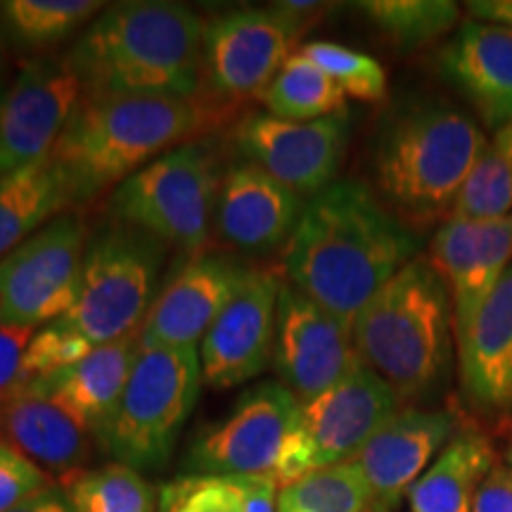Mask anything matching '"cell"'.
Masks as SVG:
<instances>
[{
    "label": "cell",
    "instance_id": "1",
    "mask_svg": "<svg viewBox=\"0 0 512 512\" xmlns=\"http://www.w3.org/2000/svg\"><path fill=\"white\" fill-rule=\"evenodd\" d=\"M422 242L396 219L368 185L335 181L306 200L285 249L287 283L344 325L403 266L418 259Z\"/></svg>",
    "mask_w": 512,
    "mask_h": 512
},
{
    "label": "cell",
    "instance_id": "2",
    "mask_svg": "<svg viewBox=\"0 0 512 512\" xmlns=\"http://www.w3.org/2000/svg\"><path fill=\"white\" fill-rule=\"evenodd\" d=\"M204 24L162 0L117 3L76 38L67 62L86 95L195 100L204 76Z\"/></svg>",
    "mask_w": 512,
    "mask_h": 512
},
{
    "label": "cell",
    "instance_id": "3",
    "mask_svg": "<svg viewBox=\"0 0 512 512\" xmlns=\"http://www.w3.org/2000/svg\"><path fill=\"white\" fill-rule=\"evenodd\" d=\"M211 121L209 107L197 98L83 95L50 159L72 204H86L195 138Z\"/></svg>",
    "mask_w": 512,
    "mask_h": 512
},
{
    "label": "cell",
    "instance_id": "4",
    "mask_svg": "<svg viewBox=\"0 0 512 512\" xmlns=\"http://www.w3.org/2000/svg\"><path fill=\"white\" fill-rule=\"evenodd\" d=\"M486 145L484 131L444 100H415L382 121L373 171L382 202L406 226L451 216Z\"/></svg>",
    "mask_w": 512,
    "mask_h": 512
},
{
    "label": "cell",
    "instance_id": "5",
    "mask_svg": "<svg viewBox=\"0 0 512 512\" xmlns=\"http://www.w3.org/2000/svg\"><path fill=\"white\" fill-rule=\"evenodd\" d=\"M351 335L363 366L399 401L432 396L451 373L453 306L427 259H413L358 311Z\"/></svg>",
    "mask_w": 512,
    "mask_h": 512
},
{
    "label": "cell",
    "instance_id": "6",
    "mask_svg": "<svg viewBox=\"0 0 512 512\" xmlns=\"http://www.w3.org/2000/svg\"><path fill=\"white\" fill-rule=\"evenodd\" d=\"M200 349H143L112 418L98 434L114 463L162 470L202 389Z\"/></svg>",
    "mask_w": 512,
    "mask_h": 512
},
{
    "label": "cell",
    "instance_id": "7",
    "mask_svg": "<svg viewBox=\"0 0 512 512\" xmlns=\"http://www.w3.org/2000/svg\"><path fill=\"white\" fill-rule=\"evenodd\" d=\"M166 245L145 230L112 219L86 242L74 309L62 323L93 347L140 332L157 299Z\"/></svg>",
    "mask_w": 512,
    "mask_h": 512
},
{
    "label": "cell",
    "instance_id": "8",
    "mask_svg": "<svg viewBox=\"0 0 512 512\" xmlns=\"http://www.w3.org/2000/svg\"><path fill=\"white\" fill-rule=\"evenodd\" d=\"M223 178L209 145L188 143L166 152L112 192V216L176 247L200 252L214 228Z\"/></svg>",
    "mask_w": 512,
    "mask_h": 512
},
{
    "label": "cell",
    "instance_id": "9",
    "mask_svg": "<svg viewBox=\"0 0 512 512\" xmlns=\"http://www.w3.org/2000/svg\"><path fill=\"white\" fill-rule=\"evenodd\" d=\"M88 233L76 214L57 216L0 261V323L38 328L74 309Z\"/></svg>",
    "mask_w": 512,
    "mask_h": 512
},
{
    "label": "cell",
    "instance_id": "10",
    "mask_svg": "<svg viewBox=\"0 0 512 512\" xmlns=\"http://www.w3.org/2000/svg\"><path fill=\"white\" fill-rule=\"evenodd\" d=\"M299 415L302 403L285 384H256L235 401L226 418L197 430L185 467L192 475H271Z\"/></svg>",
    "mask_w": 512,
    "mask_h": 512
},
{
    "label": "cell",
    "instance_id": "11",
    "mask_svg": "<svg viewBox=\"0 0 512 512\" xmlns=\"http://www.w3.org/2000/svg\"><path fill=\"white\" fill-rule=\"evenodd\" d=\"M83 95L67 55L24 64L0 98V176L48 159Z\"/></svg>",
    "mask_w": 512,
    "mask_h": 512
},
{
    "label": "cell",
    "instance_id": "12",
    "mask_svg": "<svg viewBox=\"0 0 512 512\" xmlns=\"http://www.w3.org/2000/svg\"><path fill=\"white\" fill-rule=\"evenodd\" d=\"M233 143L247 164L302 197L330 188L349 145V114L316 121H285L271 114H249L235 126Z\"/></svg>",
    "mask_w": 512,
    "mask_h": 512
},
{
    "label": "cell",
    "instance_id": "13",
    "mask_svg": "<svg viewBox=\"0 0 512 512\" xmlns=\"http://www.w3.org/2000/svg\"><path fill=\"white\" fill-rule=\"evenodd\" d=\"M273 368L306 403L363 366L349 325L283 280L275 320Z\"/></svg>",
    "mask_w": 512,
    "mask_h": 512
},
{
    "label": "cell",
    "instance_id": "14",
    "mask_svg": "<svg viewBox=\"0 0 512 512\" xmlns=\"http://www.w3.org/2000/svg\"><path fill=\"white\" fill-rule=\"evenodd\" d=\"M283 278L273 268H252L202 339V377L230 389L259 377L273 361L275 320Z\"/></svg>",
    "mask_w": 512,
    "mask_h": 512
},
{
    "label": "cell",
    "instance_id": "15",
    "mask_svg": "<svg viewBox=\"0 0 512 512\" xmlns=\"http://www.w3.org/2000/svg\"><path fill=\"white\" fill-rule=\"evenodd\" d=\"M299 31L271 10H233L204 24V79L219 98L261 95L297 43Z\"/></svg>",
    "mask_w": 512,
    "mask_h": 512
},
{
    "label": "cell",
    "instance_id": "16",
    "mask_svg": "<svg viewBox=\"0 0 512 512\" xmlns=\"http://www.w3.org/2000/svg\"><path fill=\"white\" fill-rule=\"evenodd\" d=\"M252 266L226 254H200L178 271L140 325L143 349H197Z\"/></svg>",
    "mask_w": 512,
    "mask_h": 512
},
{
    "label": "cell",
    "instance_id": "17",
    "mask_svg": "<svg viewBox=\"0 0 512 512\" xmlns=\"http://www.w3.org/2000/svg\"><path fill=\"white\" fill-rule=\"evenodd\" d=\"M427 261L451 297L458 339L512 266V214L496 221L448 216L432 238Z\"/></svg>",
    "mask_w": 512,
    "mask_h": 512
},
{
    "label": "cell",
    "instance_id": "18",
    "mask_svg": "<svg viewBox=\"0 0 512 512\" xmlns=\"http://www.w3.org/2000/svg\"><path fill=\"white\" fill-rule=\"evenodd\" d=\"M453 437L456 418L448 411L406 408L384 422L351 463L366 479L373 503L396 510Z\"/></svg>",
    "mask_w": 512,
    "mask_h": 512
},
{
    "label": "cell",
    "instance_id": "19",
    "mask_svg": "<svg viewBox=\"0 0 512 512\" xmlns=\"http://www.w3.org/2000/svg\"><path fill=\"white\" fill-rule=\"evenodd\" d=\"M399 396L368 366H358L316 399L302 403V430L316 448L318 467L347 463L399 413Z\"/></svg>",
    "mask_w": 512,
    "mask_h": 512
},
{
    "label": "cell",
    "instance_id": "20",
    "mask_svg": "<svg viewBox=\"0 0 512 512\" xmlns=\"http://www.w3.org/2000/svg\"><path fill=\"white\" fill-rule=\"evenodd\" d=\"M304 197L254 164L223 176L214 211L216 238L235 252L266 254L290 242L304 211Z\"/></svg>",
    "mask_w": 512,
    "mask_h": 512
},
{
    "label": "cell",
    "instance_id": "21",
    "mask_svg": "<svg viewBox=\"0 0 512 512\" xmlns=\"http://www.w3.org/2000/svg\"><path fill=\"white\" fill-rule=\"evenodd\" d=\"M439 72L486 126L512 124V29L467 19L439 55Z\"/></svg>",
    "mask_w": 512,
    "mask_h": 512
},
{
    "label": "cell",
    "instance_id": "22",
    "mask_svg": "<svg viewBox=\"0 0 512 512\" xmlns=\"http://www.w3.org/2000/svg\"><path fill=\"white\" fill-rule=\"evenodd\" d=\"M0 441L17 448L57 482L86 470L98 444L95 434L67 408L29 389L0 403Z\"/></svg>",
    "mask_w": 512,
    "mask_h": 512
},
{
    "label": "cell",
    "instance_id": "23",
    "mask_svg": "<svg viewBox=\"0 0 512 512\" xmlns=\"http://www.w3.org/2000/svg\"><path fill=\"white\" fill-rule=\"evenodd\" d=\"M460 380L482 411L512 408V266L458 339Z\"/></svg>",
    "mask_w": 512,
    "mask_h": 512
},
{
    "label": "cell",
    "instance_id": "24",
    "mask_svg": "<svg viewBox=\"0 0 512 512\" xmlns=\"http://www.w3.org/2000/svg\"><path fill=\"white\" fill-rule=\"evenodd\" d=\"M138 354L140 332L117 342L100 344L74 366L38 377L24 389L60 403L98 439L124 394Z\"/></svg>",
    "mask_w": 512,
    "mask_h": 512
},
{
    "label": "cell",
    "instance_id": "25",
    "mask_svg": "<svg viewBox=\"0 0 512 512\" xmlns=\"http://www.w3.org/2000/svg\"><path fill=\"white\" fill-rule=\"evenodd\" d=\"M496 465L494 446L479 432L456 434L408 491L411 512H472L484 477Z\"/></svg>",
    "mask_w": 512,
    "mask_h": 512
},
{
    "label": "cell",
    "instance_id": "26",
    "mask_svg": "<svg viewBox=\"0 0 512 512\" xmlns=\"http://www.w3.org/2000/svg\"><path fill=\"white\" fill-rule=\"evenodd\" d=\"M67 207L72 195L50 157L0 176V261Z\"/></svg>",
    "mask_w": 512,
    "mask_h": 512
},
{
    "label": "cell",
    "instance_id": "27",
    "mask_svg": "<svg viewBox=\"0 0 512 512\" xmlns=\"http://www.w3.org/2000/svg\"><path fill=\"white\" fill-rule=\"evenodd\" d=\"M259 98L271 117L285 121H316L347 112L342 88L302 53L287 57Z\"/></svg>",
    "mask_w": 512,
    "mask_h": 512
},
{
    "label": "cell",
    "instance_id": "28",
    "mask_svg": "<svg viewBox=\"0 0 512 512\" xmlns=\"http://www.w3.org/2000/svg\"><path fill=\"white\" fill-rule=\"evenodd\" d=\"M102 10L100 0H5L0 27L22 50H48L72 38Z\"/></svg>",
    "mask_w": 512,
    "mask_h": 512
},
{
    "label": "cell",
    "instance_id": "29",
    "mask_svg": "<svg viewBox=\"0 0 512 512\" xmlns=\"http://www.w3.org/2000/svg\"><path fill=\"white\" fill-rule=\"evenodd\" d=\"M60 486L74 512H157L159 505L147 479L121 463L86 467Z\"/></svg>",
    "mask_w": 512,
    "mask_h": 512
},
{
    "label": "cell",
    "instance_id": "30",
    "mask_svg": "<svg viewBox=\"0 0 512 512\" xmlns=\"http://www.w3.org/2000/svg\"><path fill=\"white\" fill-rule=\"evenodd\" d=\"M512 214V124L486 140L470 176L460 190L451 216L470 221H496Z\"/></svg>",
    "mask_w": 512,
    "mask_h": 512
},
{
    "label": "cell",
    "instance_id": "31",
    "mask_svg": "<svg viewBox=\"0 0 512 512\" xmlns=\"http://www.w3.org/2000/svg\"><path fill=\"white\" fill-rule=\"evenodd\" d=\"M358 10L403 50L434 43L460 17L458 5L451 0H368L358 3Z\"/></svg>",
    "mask_w": 512,
    "mask_h": 512
},
{
    "label": "cell",
    "instance_id": "32",
    "mask_svg": "<svg viewBox=\"0 0 512 512\" xmlns=\"http://www.w3.org/2000/svg\"><path fill=\"white\" fill-rule=\"evenodd\" d=\"M373 503L361 470L347 463L325 465L287 486L278 496V512H366Z\"/></svg>",
    "mask_w": 512,
    "mask_h": 512
},
{
    "label": "cell",
    "instance_id": "33",
    "mask_svg": "<svg viewBox=\"0 0 512 512\" xmlns=\"http://www.w3.org/2000/svg\"><path fill=\"white\" fill-rule=\"evenodd\" d=\"M299 53L316 62L347 98L377 102L387 95V74L375 57L330 41L306 43Z\"/></svg>",
    "mask_w": 512,
    "mask_h": 512
},
{
    "label": "cell",
    "instance_id": "34",
    "mask_svg": "<svg viewBox=\"0 0 512 512\" xmlns=\"http://www.w3.org/2000/svg\"><path fill=\"white\" fill-rule=\"evenodd\" d=\"M157 512H245V491L238 477H178L164 484Z\"/></svg>",
    "mask_w": 512,
    "mask_h": 512
},
{
    "label": "cell",
    "instance_id": "35",
    "mask_svg": "<svg viewBox=\"0 0 512 512\" xmlns=\"http://www.w3.org/2000/svg\"><path fill=\"white\" fill-rule=\"evenodd\" d=\"M95 347L88 342L86 337H81L79 332L55 320V323L43 325L41 330L34 332L31 337L27 354H24L22 363V389L29 382L38 380V377H46L57 370H64L74 363H79L81 358H86ZM19 389V392H22Z\"/></svg>",
    "mask_w": 512,
    "mask_h": 512
},
{
    "label": "cell",
    "instance_id": "36",
    "mask_svg": "<svg viewBox=\"0 0 512 512\" xmlns=\"http://www.w3.org/2000/svg\"><path fill=\"white\" fill-rule=\"evenodd\" d=\"M48 486H53V477L22 456L17 448L0 441V512L12 510Z\"/></svg>",
    "mask_w": 512,
    "mask_h": 512
},
{
    "label": "cell",
    "instance_id": "37",
    "mask_svg": "<svg viewBox=\"0 0 512 512\" xmlns=\"http://www.w3.org/2000/svg\"><path fill=\"white\" fill-rule=\"evenodd\" d=\"M34 332V328L0 323V403L22 389V363Z\"/></svg>",
    "mask_w": 512,
    "mask_h": 512
},
{
    "label": "cell",
    "instance_id": "38",
    "mask_svg": "<svg viewBox=\"0 0 512 512\" xmlns=\"http://www.w3.org/2000/svg\"><path fill=\"white\" fill-rule=\"evenodd\" d=\"M472 512H512V470L496 463L479 486Z\"/></svg>",
    "mask_w": 512,
    "mask_h": 512
},
{
    "label": "cell",
    "instance_id": "39",
    "mask_svg": "<svg viewBox=\"0 0 512 512\" xmlns=\"http://www.w3.org/2000/svg\"><path fill=\"white\" fill-rule=\"evenodd\" d=\"M245 491V512H278L280 486L271 475L238 477Z\"/></svg>",
    "mask_w": 512,
    "mask_h": 512
},
{
    "label": "cell",
    "instance_id": "40",
    "mask_svg": "<svg viewBox=\"0 0 512 512\" xmlns=\"http://www.w3.org/2000/svg\"><path fill=\"white\" fill-rule=\"evenodd\" d=\"M8 512H74L72 503H69L67 494L62 491V486H48V489L38 491L36 496L27 498V501H22L15 508L8 510Z\"/></svg>",
    "mask_w": 512,
    "mask_h": 512
},
{
    "label": "cell",
    "instance_id": "41",
    "mask_svg": "<svg viewBox=\"0 0 512 512\" xmlns=\"http://www.w3.org/2000/svg\"><path fill=\"white\" fill-rule=\"evenodd\" d=\"M467 10L482 22L503 24L512 29V0H475V3H467Z\"/></svg>",
    "mask_w": 512,
    "mask_h": 512
},
{
    "label": "cell",
    "instance_id": "42",
    "mask_svg": "<svg viewBox=\"0 0 512 512\" xmlns=\"http://www.w3.org/2000/svg\"><path fill=\"white\" fill-rule=\"evenodd\" d=\"M366 512H394V510H389V508H382V505H375V503H370V508H368Z\"/></svg>",
    "mask_w": 512,
    "mask_h": 512
},
{
    "label": "cell",
    "instance_id": "43",
    "mask_svg": "<svg viewBox=\"0 0 512 512\" xmlns=\"http://www.w3.org/2000/svg\"><path fill=\"white\" fill-rule=\"evenodd\" d=\"M505 465H508V467H510V470H512V441H510L508 451H505Z\"/></svg>",
    "mask_w": 512,
    "mask_h": 512
},
{
    "label": "cell",
    "instance_id": "44",
    "mask_svg": "<svg viewBox=\"0 0 512 512\" xmlns=\"http://www.w3.org/2000/svg\"><path fill=\"white\" fill-rule=\"evenodd\" d=\"M0 98H3V91H0Z\"/></svg>",
    "mask_w": 512,
    "mask_h": 512
}]
</instances>
